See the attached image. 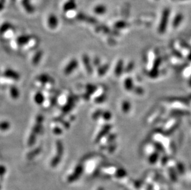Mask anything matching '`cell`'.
Wrapping results in <instances>:
<instances>
[{"mask_svg": "<svg viewBox=\"0 0 191 190\" xmlns=\"http://www.w3.org/2000/svg\"><path fill=\"white\" fill-rule=\"evenodd\" d=\"M170 14V11L169 9H165L163 11L161 22H160L159 28V30L160 33H163L166 29L167 24H168Z\"/></svg>", "mask_w": 191, "mask_h": 190, "instance_id": "cell-1", "label": "cell"}, {"mask_svg": "<svg viewBox=\"0 0 191 190\" xmlns=\"http://www.w3.org/2000/svg\"><path fill=\"white\" fill-rule=\"evenodd\" d=\"M83 172V167L81 165L78 166L77 167L75 168L74 172L72 173V175H70L68 177V181L70 182L74 181L76 180H78V178L80 177V176L82 175Z\"/></svg>", "mask_w": 191, "mask_h": 190, "instance_id": "cell-2", "label": "cell"}, {"mask_svg": "<svg viewBox=\"0 0 191 190\" xmlns=\"http://www.w3.org/2000/svg\"><path fill=\"white\" fill-rule=\"evenodd\" d=\"M78 62L75 59H72L69 63L66 65V67L64 69V73L66 75H69L74 70L78 67Z\"/></svg>", "mask_w": 191, "mask_h": 190, "instance_id": "cell-3", "label": "cell"}, {"mask_svg": "<svg viewBox=\"0 0 191 190\" xmlns=\"http://www.w3.org/2000/svg\"><path fill=\"white\" fill-rule=\"evenodd\" d=\"M4 76L6 78L13 79L14 80H18L20 79V75L16 71L9 69L5 71Z\"/></svg>", "mask_w": 191, "mask_h": 190, "instance_id": "cell-4", "label": "cell"}, {"mask_svg": "<svg viewBox=\"0 0 191 190\" xmlns=\"http://www.w3.org/2000/svg\"><path fill=\"white\" fill-rule=\"evenodd\" d=\"M111 128V126L109 124H107V125H105L102 128V129L100 130V132L98 133L97 136L96 137V141L97 142L99 141L103 136H105L106 135V134L109 132Z\"/></svg>", "mask_w": 191, "mask_h": 190, "instance_id": "cell-5", "label": "cell"}, {"mask_svg": "<svg viewBox=\"0 0 191 190\" xmlns=\"http://www.w3.org/2000/svg\"><path fill=\"white\" fill-rule=\"evenodd\" d=\"M82 62L85 65L86 69L89 73H92L93 72V69L90 61V59L89 56L86 54L83 55L82 56Z\"/></svg>", "mask_w": 191, "mask_h": 190, "instance_id": "cell-6", "label": "cell"}, {"mask_svg": "<svg viewBox=\"0 0 191 190\" xmlns=\"http://www.w3.org/2000/svg\"><path fill=\"white\" fill-rule=\"evenodd\" d=\"M33 99L35 103L39 105L42 104L45 101V96L44 94L40 91H38L35 93Z\"/></svg>", "mask_w": 191, "mask_h": 190, "instance_id": "cell-7", "label": "cell"}, {"mask_svg": "<svg viewBox=\"0 0 191 190\" xmlns=\"http://www.w3.org/2000/svg\"><path fill=\"white\" fill-rule=\"evenodd\" d=\"M74 100L71 97L68 98V101L66 103V104L65 105L64 107H63V112L64 113H67L68 112H69L72 108L73 107L74 103Z\"/></svg>", "mask_w": 191, "mask_h": 190, "instance_id": "cell-8", "label": "cell"}, {"mask_svg": "<svg viewBox=\"0 0 191 190\" xmlns=\"http://www.w3.org/2000/svg\"><path fill=\"white\" fill-rule=\"evenodd\" d=\"M38 80L40 81V82L43 84H47V83H50L52 80V78L50 77L49 75L47 74H42L39 75L37 78Z\"/></svg>", "mask_w": 191, "mask_h": 190, "instance_id": "cell-9", "label": "cell"}, {"mask_svg": "<svg viewBox=\"0 0 191 190\" xmlns=\"http://www.w3.org/2000/svg\"><path fill=\"white\" fill-rule=\"evenodd\" d=\"M10 95L13 99H17L19 97L20 93L17 88L13 86L10 88Z\"/></svg>", "mask_w": 191, "mask_h": 190, "instance_id": "cell-10", "label": "cell"}, {"mask_svg": "<svg viewBox=\"0 0 191 190\" xmlns=\"http://www.w3.org/2000/svg\"><path fill=\"white\" fill-rule=\"evenodd\" d=\"M42 52L41 51H38L37 53H35V56H33V59H32V62L33 64L36 65L37 64H39V62L40 61L41 59H42Z\"/></svg>", "mask_w": 191, "mask_h": 190, "instance_id": "cell-11", "label": "cell"}, {"mask_svg": "<svg viewBox=\"0 0 191 190\" xmlns=\"http://www.w3.org/2000/svg\"><path fill=\"white\" fill-rule=\"evenodd\" d=\"M29 40H30V38L29 36H20L18 38L17 40V42L18 45H24L27 44Z\"/></svg>", "mask_w": 191, "mask_h": 190, "instance_id": "cell-12", "label": "cell"}, {"mask_svg": "<svg viewBox=\"0 0 191 190\" xmlns=\"http://www.w3.org/2000/svg\"><path fill=\"white\" fill-rule=\"evenodd\" d=\"M56 151H57V155L62 156L63 152H64V147L61 141H58L56 142Z\"/></svg>", "mask_w": 191, "mask_h": 190, "instance_id": "cell-13", "label": "cell"}, {"mask_svg": "<svg viewBox=\"0 0 191 190\" xmlns=\"http://www.w3.org/2000/svg\"><path fill=\"white\" fill-rule=\"evenodd\" d=\"M183 20V16L181 14H179L178 15H176V16L175 17L173 25L174 27H177L182 22V20Z\"/></svg>", "mask_w": 191, "mask_h": 190, "instance_id": "cell-14", "label": "cell"}, {"mask_svg": "<svg viewBox=\"0 0 191 190\" xmlns=\"http://www.w3.org/2000/svg\"><path fill=\"white\" fill-rule=\"evenodd\" d=\"M86 90L87 93H88L89 95H91L92 94L94 93L97 91V87L93 85H87L86 86Z\"/></svg>", "mask_w": 191, "mask_h": 190, "instance_id": "cell-15", "label": "cell"}, {"mask_svg": "<svg viewBox=\"0 0 191 190\" xmlns=\"http://www.w3.org/2000/svg\"><path fill=\"white\" fill-rule=\"evenodd\" d=\"M61 160V156L59 155H56L52 161L51 162V165L52 167H56L58 166V164L60 162Z\"/></svg>", "mask_w": 191, "mask_h": 190, "instance_id": "cell-16", "label": "cell"}, {"mask_svg": "<svg viewBox=\"0 0 191 190\" xmlns=\"http://www.w3.org/2000/svg\"><path fill=\"white\" fill-rule=\"evenodd\" d=\"M40 151H41V149L40 148H37V149L31 151L30 153H29L27 157L29 159H32L33 157H35L36 155H39L40 153Z\"/></svg>", "mask_w": 191, "mask_h": 190, "instance_id": "cell-17", "label": "cell"}, {"mask_svg": "<svg viewBox=\"0 0 191 190\" xmlns=\"http://www.w3.org/2000/svg\"><path fill=\"white\" fill-rule=\"evenodd\" d=\"M10 128V124L8 122H0V130L3 131H6Z\"/></svg>", "mask_w": 191, "mask_h": 190, "instance_id": "cell-18", "label": "cell"}, {"mask_svg": "<svg viewBox=\"0 0 191 190\" xmlns=\"http://www.w3.org/2000/svg\"><path fill=\"white\" fill-rule=\"evenodd\" d=\"M106 98V95L105 94H103V95H101L97 97L95 99V101L97 103H101V102H104L105 101Z\"/></svg>", "mask_w": 191, "mask_h": 190, "instance_id": "cell-19", "label": "cell"}, {"mask_svg": "<svg viewBox=\"0 0 191 190\" xmlns=\"http://www.w3.org/2000/svg\"><path fill=\"white\" fill-rule=\"evenodd\" d=\"M106 8L105 7V6H98L96 9H95V11L97 13L101 14H104L106 12Z\"/></svg>", "mask_w": 191, "mask_h": 190, "instance_id": "cell-20", "label": "cell"}, {"mask_svg": "<svg viewBox=\"0 0 191 190\" xmlns=\"http://www.w3.org/2000/svg\"><path fill=\"white\" fill-rule=\"evenodd\" d=\"M101 116L103 117V119H105L106 121H109L111 119V113L109 112H108V111L103 112Z\"/></svg>", "mask_w": 191, "mask_h": 190, "instance_id": "cell-21", "label": "cell"}, {"mask_svg": "<svg viewBox=\"0 0 191 190\" xmlns=\"http://www.w3.org/2000/svg\"><path fill=\"white\" fill-rule=\"evenodd\" d=\"M108 65H104V66H102V67H100L99 68V69L98 70V73L100 75H102L103 74L105 73V72H106V70L108 69Z\"/></svg>", "mask_w": 191, "mask_h": 190, "instance_id": "cell-22", "label": "cell"}, {"mask_svg": "<svg viewBox=\"0 0 191 190\" xmlns=\"http://www.w3.org/2000/svg\"><path fill=\"white\" fill-rule=\"evenodd\" d=\"M102 112H102L101 110H97L96 112H94V114H93L92 118H93L94 119H95V120L97 119L98 117H100L102 115Z\"/></svg>", "mask_w": 191, "mask_h": 190, "instance_id": "cell-23", "label": "cell"}, {"mask_svg": "<svg viewBox=\"0 0 191 190\" xmlns=\"http://www.w3.org/2000/svg\"><path fill=\"white\" fill-rule=\"evenodd\" d=\"M50 21H51L49 22L50 27H51L52 28H55L57 25V20L55 19V17L51 18Z\"/></svg>", "mask_w": 191, "mask_h": 190, "instance_id": "cell-24", "label": "cell"}, {"mask_svg": "<svg viewBox=\"0 0 191 190\" xmlns=\"http://www.w3.org/2000/svg\"><path fill=\"white\" fill-rule=\"evenodd\" d=\"M126 25V23L124 22H119L117 24L116 27L118 28H123Z\"/></svg>", "mask_w": 191, "mask_h": 190, "instance_id": "cell-25", "label": "cell"}, {"mask_svg": "<svg viewBox=\"0 0 191 190\" xmlns=\"http://www.w3.org/2000/svg\"><path fill=\"white\" fill-rule=\"evenodd\" d=\"M53 132L56 135H59L62 133V130L59 127H56L53 129Z\"/></svg>", "mask_w": 191, "mask_h": 190, "instance_id": "cell-26", "label": "cell"}, {"mask_svg": "<svg viewBox=\"0 0 191 190\" xmlns=\"http://www.w3.org/2000/svg\"><path fill=\"white\" fill-rule=\"evenodd\" d=\"M5 172H6L5 168L3 166H0V174L3 175V173H5Z\"/></svg>", "mask_w": 191, "mask_h": 190, "instance_id": "cell-27", "label": "cell"}]
</instances>
